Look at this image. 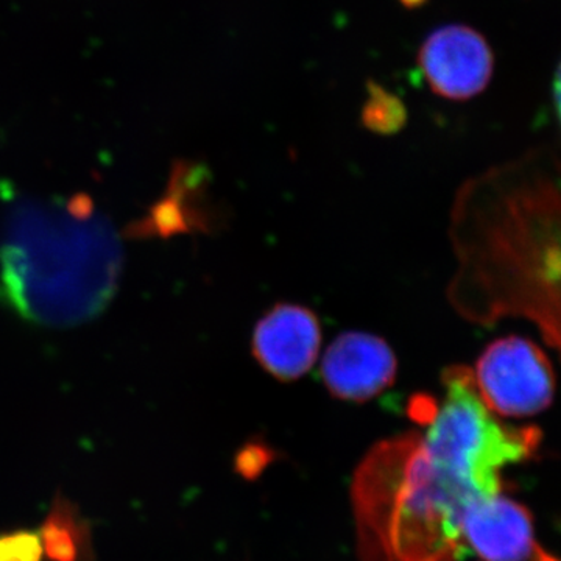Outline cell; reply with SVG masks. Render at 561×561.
Here are the masks:
<instances>
[{
  "mask_svg": "<svg viewBox=\"0 0 561 561\" xmlns=\"http://www.w3.org/2000/svg\"><path fill=\"white\" fill-rule=\"evenodd\" d=\"M124 249L108 217L84 195L11 203L0 225V298L33 323L76 327L116 294Z\"/></svg>",
  "mask_w": 561,
  "mask_h": 561,
  "instance_id": "obj_1",
  "label": "cell"
},
{
  "mask_svg": "<svg viewBox=\"0 0 561 561\" xmlns=\"http://www.w3.org/2000/svg\"><path fill=\"white\" fill-rule=\"evenodd\" d=\"M398 360L389 343L367 332H345L331 343L321 379L337 400L365 402L381 394L397 378Z\"/></svg>",
  "mask_w": 561,
  "mask_h": 561,
  "instance_id": "obj_7",
  "label": "cell"
},
{
  "mask_svg": "<svg viewBox=\"0 0 561 561\" xmlns=\"http://www.w3.org/2000/svg\"><path fill=\"white\" fill-rule=\"evenodd\" d=\"M500 214L490 219L486 238L460 243V284L485 289L489 316L522 312L537 320L546 341L559 346V239H549L551 217L559 216V191L540 161L527 160L489 173Z\"/></svg>",
  "mask_w": 561,
  "mask_h": 561,
  "instance_id": "obj_3",
  "label": "cell"
},
{
  "mask_svg": "<svg viewBox=\"0 0 561 561\" xmlns=\"http://www.w3.org/2000/svg\"><path fill=\"white\" fill-rule=\"evenodd\" d=\"M43 542L35 530L0 534V561H43Z\"/></svg>",
  "mask_w": 561,
  "mask_h": 561,
  "instance_id": "obj_12",
  "label": "cell"
},
{
  "mask_svg": "<svg viewBox=\"0 0 561 561\" xmlns=\"http://www.w3.org/2000/svg\"><path fill=\"white\" fill-rule=\"evenodd\" d=\"M408 119V111L397 95L383 90L379 84L368 88V99L362 110L365 127L379 135L400 131Z\"/></svg>",
  "mask_w": 561,
  "mask_h": 561,
  "instance_id": "obj_11",
  "label": "cell"
},
{
  "mask_svg": "<svg viewBox=\"0 0 561 561\" xmlns=\"http://www.w3.org/2000/svg\"><path fill=\"white\" fill-rule=\"evenodd\" d=\"M420 68L435 94L470 101L489 87L494 57L481 33L467 25H445L421 46Z\"/></svg>",
  "mask_w": 561,
  "mask_h": 561,
  "instance_id": "obj_6",
  "label": "cell"
},
{
  "mask_svg": "<svg viewBox=\"0 0 561 561\" xmlns=\"http://www.w3.org/2000/svg\"><path fill=\"white\" fill-rule=\"evenodd\" d=\"M472 381L490 412L513 419L537 415L551 405L556 376L537 343L508 335L479 356Z\"/></svg>",
  "mask_w": 561,
  "mask_h": 561,
  "instance_id": "obj_5",
  "label": "cell"
},
{
  "mask_svg": "<svg viewBox=\"0 0 561 561\" xmlns=\"http://www.w3.org/2000/svg\"><path fill=\"white\" fill-rule=\"evenodd\" d=\"M362 561H461L468 505L481 500L431 459L416 432L378 443L353 486Z\"/></svg>",
  "mask_w": 561,
  "mask_h": 561,
  "instance_id": "obj_2",
  "label": "cell"
},
{
  "mask_svg": "<svg viewBox=\"0 0 561 561\" xmlns=\"http://www.w3.org/2000/svg\"><path fill=\"white\" fill-rule=\"evenodd\" d=\"M468 552L479 561H523L540 551L530 513L500 494L468 505L461 522Z\"/></svg>",
  "mask_w": 561,
  "mask_h": 561,
  "instance_id": "obj_9",
  "label": "cell"
},
{
  "mask_svg": "<svg viewBox=\"0 0 561 561\" xmlns=\"http://www.w3.org/2000/svg\"><path fill=\"white\" fill-rule=\"evenodd\" d=\"M38 534L43 551L51 561L94 560L90 523L65 496L55 497Z\"/></svg>",
  "mask_w": 561,
  "mask_h": 561,
  "instance_id": "obj_10",
  "label": "cell"
},
{
  "mask_svg": "<svg viewBox=\"0 0 561 561\" xmlns=\"http://www.w3.org/2000/svg\"><path fill=\"white\" fill-rule=\"evenodd\" d=\"M445 398L435 401L423 437L431 459L479 497L502 493V472L530 459L540 446L537 427L505 426L486 409L468 367L443 375Z\"/></svg>",
  "mask_w": 561,
  "mask_h": 561,
  "instance_id": "obj_4",
  "label": "cell"
},
{
  "mask_svg": "<svg viewBox=\"0 0 561 561\" xmlns=\"http://www.w3.org/2000/svg\"><path fill=\"white\" fill-rule=\"evenodd\" d=\"M523 561H557V560L552 559V557L549 556V553H546L545 551H542V549H540V551L535 553V556H531L530 559L523 560Z\"/></svg>",
  "mask_w": 561,
  "mask_h": 561,
  "instance_id": "obj_13",
  "label": "cell"
},
{
  "mask_svg": "<svg viewBox=\"0 0 561 561\" xmlns=\"http://www.w3.org/2000/svg\"><path fill=\"white\" fill-rule=\"evenodd\" d=\"M321 345L320 321L298 305L280 302L265 313L253 331L251 350L262 368L283 382L311 370Z\"/></svg>",
  "mask_w": 561,
  "mask_h": 561,
  "instance_id": "obj_8",
  "label": "cell"
}]
</instances>
